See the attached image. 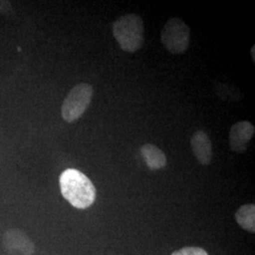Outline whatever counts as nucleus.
Instances as JSON below:
<instances>
[{"instance_id":"f257e3e1","label":"nucleus","mask_w":255,"mask_h":255,"mask_svg":"<svg viewBox=\"0 0 255 255\" xmlns=\"http://www.w3.org/2000/svg\"><path fill=\"white\" fill-rule=\"evenodd\" d=\"M59 182L63 197L75 208L86 209L95 202L96 188L90 179L80 170L65 169Z\"/></svg>"},{"instance_id":"f03ea898","label":"nucleus","mask_w":255,"mask_h":255,"mask_svg":"<svg viewBox=\"0 0 255 255\" xmlns=\"http://www.w3.org/2000/svg\"><path fill=\"white\" fill-rule=\"evenodd\" d=\"M112 29L120 48L125 52H135L144 44V22L136 13H128L116 20Z\"/></svg>"},{"instance_id":"7ed1b4c3","label":"nucleus","mask_w":255,"mask_h":255,"mask_svg":"<svg viewBox=\"0 0 255 255\" xmlns=\"http://www.w3.org/2000/svg\"><path fill=\"white\" fill-rule=\"evenodd\" d=\"M190 27L182 19H168L161 31V42L171 54L184 53L190 45Z\"/></svg>"},{"instance_id":"20e7f679","label":"nucleus","mask_w":255,"mask_h":255,"mask_svg":"<svg viewBox=\"0 0 255 255\" xmlns=\"http://www.w3.org/2000/svg\"><path fill=\"white\" fill-rule=\"evenodd\" d=\"M93 95L94 89L91 84L82 82L75 85L62 105V117L64 121L71 123L80 119L91 104Z\"/></svg>"},{"instance_id":"39448f33","label":"nucleus","mask_w":255,"mask_h":255,"mask_svg":"<svg viewBox=\"0 0 255 255\" xmlns=\"http://www.w3.org/2000/svg\"><path fill=\"white\" fill-rule=\"evenodd\" d=\"M4 251L10 255H32L35 252L33 242L18 229L8 230L2 239Z\"/></svg>"},{"instance_id":"423d86ee","label":"nucleus","mask_w":255,"mask_h":255,"mask_svg":"<svg viewBox=\"0 0 255 255\" xmlns=\"http://www.w3.org/2000/svg\"><path fill=\"white\" fill-rule=\"evenodd\" d=\"M255 133V126L251 122H237L232 126L229 134L231 149L237 153L245 152Z\"/></svg>"},{"instance_id":"0eeeda50","label":"nucleus","mask_w":255,"mask_h":255,"mask_svg":"<svg viewBox=\"0 0 255 255\" xmlns=\"http://www.w3.org/2000/svg\"><path fill=\"white\" fill-rule=\"evenodd\" d=\"M193 153L202 165H208L213 159V145L209 135L203 131H196L190 141Z\"/></svg>"},{"instance_id":"6e6552de","label":"nucleus","mask_w":255,"mask_h":255,"mask_svg":"<svg viewBox=\"0 0 255 255\" xmlns=\"http://www.w3.org/2000/svg\"><path fill=\"white\" fill-rule=\"evenodd\" d=\"M140 151L146 165L151 170H158L165 166L167 162L166 156L158 146L153 144H145L142 146Z\"/></svg>"},{"instance_id":"1a4fd4ad","label":"nucleus","mask_w":255,"mask_h":255,"mask_svg":"<svg viewBox=\"0 0 255 255\" xmlns=\"http://www.w3.org/2000/svg\"><path fill=\"white\" fill-rule=\"evenodd\" d=\"M238 225L250 233H255V205L254 203L244 204L236 213Z\"/></svg>"},{"instance_id":"9d476101","label":"nucleus","mask_w":255,"mask_h":255,"mask_svg":"<svg viewBox=\"0 0 255 255\" xmlns=\"http://www.w3.org/2000/svg\"><path fill=\"white\" fill-rule=\"evenodd\" d=\"M214 90L219 99L223 101L235 102L241 101L243 99L242 93L239 91L237 87L227 83L216 82Z\"/></svg>"},{"instance_id":"9b49d317","label":"nucleus","mask_w":255,"mask_h":255,"mask_svg":"<svg viewBox=\"0 0 255 255\" xmlns=\"http://www.w3.org/2000/svg\"><path fill=\"white\" fill-rule=\"evenodd\" d=\"M171 255H209L208 253L199 247H185L174 252Z\"/></svg>"},{"instance_id":"f8f14e48","label":"nucleus","mask_w":255,"mask_h":255,"mask_svg":"<svg viewBox=\"0 0 255 255\" xmlns=\"http://www.w3.org/2000/svg\"><path fill=\"white\" fill-rule=\"evenodd\" d=\"M255 46H253V48H252V50H251V53H252V56H253V61L254 62H255Z\"/></svg>"}]
</instances>
